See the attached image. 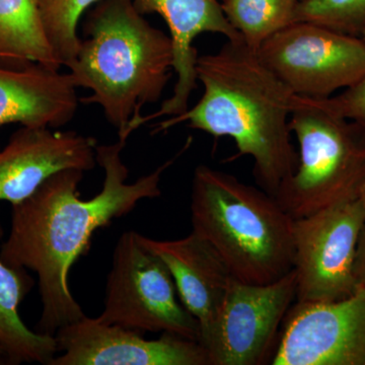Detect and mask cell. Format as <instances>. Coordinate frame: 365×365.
Listing matches in <instances>:
<instances>
[{"label":"cell","instance_id":"ac0fdd59","mask_svg":"<svg viewBox=\"0 0 365 365\" xmlns=\"http://www.w3.org/2000/svg\"><path fill=\"white\" fill-rule=\"evenodd\" d=\"M300 0H222L228 23L254 50L295 21Z\"/></svg>","mask_w":365,"mask_h":365},{"label":"cell","instance_id":"44dd1931","mask_svg":"<svg viewBox=\"0 0 365 365\" xmlns=\"http://www.w3.org/2000/svg\"><path fill=\"white\" fill-rule=\"evenodd\" d=\"M317 101L330 111L365 128V78L332 97Z\"/></svg>","mask_w":365,"mask_h":365},{"label":"cell","instance_id":"2e32d148","mask_svg":"<svg viewBox=\"0 0 365 365\" xmlns=\"http://www.w3.org/2000/svg\"><path fill=\"white\" fill-rule=\"evenodd\" d=\"M33 285L26 269L14 267L0 258V348L9 364L49 365L58 353L55 336L29 328L19 314Z\"/></svg>","mask_w":365,"mask_h":365},{"label":"cell","instance_id":"277c9868","mask_svg":"<svg viewBox=\"0 0 365 365\" xmlns=\"http://www.w3.org/2000/svg\"><path fill=\"white\" fill-rule=\"evenodd\" d=\"M191 220L192 232L216 250L235 279L268 284L294 270V220L264 190L199 165Z\"/></svg>","mask_w":365,"mask_h":365},{"label":"cell","instance_id":"8992f818","mask_svg":"<svg viewBox=\"0 0 365 365\" xmlns=\"http://www.w3.org/2000/svg\"><path fill=\"white\" fill-rule=\"evenodd\" d=\"M140 234L127 230L113 255L104 311L96 318L137 332L170 333L199 342L198 321L178 297L165 262L141 242Z\"/></svg>","mask_w":365,"mask_h":365},{"label":"cell","instance_id":"e0dca14e","mask_svg":"<svg viewBox=\"0 0 365 365\" xmlns=\"http://www.w3.org/2000/svg\"><path fill=\"white\" fill-rule=\"evenodd\" d=\"M62 66L46 38L38 0H0V66Z\"/></svg>","mask_w":365,"mask_h":365},{"label":"cell","instance_id":"ba28073f","mask_svg":"<svg viewBox=\"0 0 365 365\" xmlns=\"http://www.w3.org/2000/svg\"><path fill=\"white\" fill-rule=\"evenodd\" d=\"M364 225L359 197L294 220L297 302H338L356 292L355 259Z\"/></svg>","mask_w":365,"mask_h":365},{"label":"cell","instance_id":"6da1fadb","mask_svg":"<svg viewBox=\"0 0 365 365\" xmlns=\"http://www.w3.org/2000/svg\"><path fill=\"white\" fill-rule=\"evenodd\" d=\"M191 143L190 137L176 155L133 182H127L129 170L122 158L126 139L98 145L96 160L105 175L98 195L81 199L78 186L85 172L64 170L46 180L23 202L13 205L11 232L0 250V258L37 275L42 302L37 332L55 336L63 327L85 318L69 289L72 266L88 254L98 228L130 212L139 201L160 196L163 173L188 150Z\"/></svg>","mask_w":365,"mask_h":365},{"label":"cell","instance_id":"9c48e42d","mask_svg":"<svg viewBox=\"0 0 365 365\" xmlns=\"http://www.w3.org/2000/svg\"><path fill=\"white\" fill-rule=\"evenodd\" d=\"M297 299L294 270L268 284L232 278L207 337L210 365L270 364L283 321Z\"/></svg>","mask_w":365,"mask_h":365},{"label":"cell","instance_id":"52a82bcc","mask_svg":"<svg viewBox=\"0 0 365 365\" xmlns=\"http://www.w3.org/2000/svg\"><path fill=\"white\" fill-rule=\"evenodd\" d=\"M257 52L299 97L328 98L365 78L364 40L309 21H295Z\"/></svg>","mask_w":365,"mask_h":365},{"label":"cell","instance_id":"7402d4cb","mask_svg":"<svg viewBox=\"0 0 365 365\" xmlns=\"http://www.w3.org/2000/svg\"><path fill=\"white\" fill-rule=\"evenodd\" d=\"M355 276L359 285L365 287V225L360 232L355 259Z\"/></svg>","mask_w":365,"mask_h":365},{"label":"cell","instance_id":"4fadbf2b","mask_svg":"<svg viewBox=\"0 0 365 365\" xmlns=\"http://www.w3.org/2000/svg\"><path fill=\"white\" fill-rule=\"evenodd\" d=\"M143 16L158 14L170 31L174 48L176 85L172 97L163 101L160 109L141 116L137 126L160 117L179 116L189 109L191 93L197 88V51L194 43L205 33L220 34L227 41H242L241 35L228 23L223 13L222 0H132Z\"/></svg>","mask_w":365,"mask_h":365},{"label":"cell","instance_id":"3957f363","mask_svg":"<svg viewBox=\"0 0 365 365\" xmlns=\"http://www.w3.org/2000/svg\"><path fill=\"white\" fill-rule=\"evenodd\" d=\"M85 39L67 66L78 88L100 106L105 118L128 140L143 106L162 98L174 69L170 35L150 25L132 0H100L86 13Z\"/></svg>","mask_w":365,"mask_h":365},{"label":"cell","instance_id":"d4e9b609","mask_svg":"<svg viewBox=\"0 0 365 365\" xmlns=\"http://www.w3.org/2000/svg\"><path fill=\"white\" fill-rule=\"evenodd\" d=\"M361 38H362V39L364 40V42H365V32L364 34H362Z\"/></svg>","mask_w":365,"mask_h":365},{"label":"cell","instance_id":"ffe728a7","mask_svg":"<svg viewBox=\"0 0 365 365\" xmlns=\"http://www.w3.org/2000/svg\"><path fill=\"white\" fill-rule=\"evenodd\" d=\"M295 21H309L361 37L365 32V0H300Z\"/></svg>","mask_w":365,"mask_h":365},{"label":"cell","instance_id":"7a4b0ae2","mask_svg":"<svg viewBox=\"0 0 365 365\" xmlns=\"http://www.w3.org/2000/svg\"><path fill=\"white\" fill-rule=\"evenodd\" d=\"M196 71L202 97L179 116L160 122L153 133L187 122L216 138L230 137L237 158H253L257 182L275 196L299 160L289 127L297 95L242 41H227L217 52L198 56Z\"/></svg>","mask_w":365,"mask_h":365},{"label":"cell","instance_id":"30bf717a","mask_svg":"<svg viewBox=\"0 0 365 365\" xmlns=\"http://www.w3.org/2000/svg\"><path fill=\"white\" fill-rule=\"evenodd\" d=\"M270 364L365 365V287L338 302H297Z\"/></svg>","mask_w":365,"mask_h":365},{"label":"cell","instance_id":"9a60e30c","mask_svg":"<svg viewBox=\"0 0 365 365\" xmlns=\"http://www.w3.org/2000/svg\"><path fill=\"white\" fill-rule=\"evenodd\" d=\"M71 74L32 64L0 66V128L6 125L59 128L71 121L81 98Z\"/></svg>","mask_w":365,"mask_h":365},{"label":"cell","instance_id":"5b68a950","mask_svg":"<svg viewBox=\"0 0 365 365\" xmlns=\"http://www.w3.org/2000/svg\"><path fill=\"white\" fill-rule=\"evenodd\" d=\"M289 127L299 143L294 174L275 199L294 220L359 197L365 181V128L314 98H294Z\"/></svg>","mask_w":365,"mask_h":365},{"label":"cell","instance_id":"5bb4252c","mask_svg":"<svg viewBox=\"0 0 365 365\" xmlns=\"http://www.w3.org/2000/svg\"><path fill=\"white\" fill-rule=\"evenodd\" d=\"M146 248L158 255L172 274L182 304L198 321L202 342L222 309L234 276L220 254L192 232L176 241H157L139 235Z\"/></svg>","mask_w":365,"mask_h":365},{"label":"cell","instance_id":"cb8c5ba5","mask_svg":"<svg viewBox=\"0 0 365 365\" xmlns=\"http://www.w3.org/2000/svg\"><path fill=\"white\" fill-rule=\"evenodd\" d=\"M0 359H4L6 361V357H4V351H2L1 348H0Z\"/></svg>","mask_w":365,"mask_h":365},{"label":"cell","instance_id":"603a6c76","mask_svg":"<svg viewBox=\"0 0 365 365\" xmlns=\"http://www.w3.org/2000/svg\"><path fill=\"white\" fill-rule=\"evenodd\" d=\"M359 198H360V200L362 201V203H364V206H365V181H364V184H362L361 188H360Z\"/></svg>","mask_w":365,"mask_h":365},{"label":"cell","instance_id":"d6986e66","mask_svg":"<svg viewBox=\"0 0 365 365\" xmlns=\"http://www.w3.org/2000/svg\"><path fill=\"white\" fill-rule=\"evenodd\" d=\"M43 29L62 66L76 58L81 37L78 28L83 14L100 0H38Z\"/></svg>","mask_w":365,"mask_h":365},{"label":"cell","instance_id":"8fae6325","mask_svg":"<svg viewBox=\"0 0 365 365\" xmlns=\"http://www.w3.org/2000/svg\"><path fill=\"white\" fill-rule=\"evenodd\" d=\"M58 352L49 365H210L198 341L163 333L146 340L140 332L85 318L55 334Z\"/></svg>","mask_w":365,"mask_h":365},{"label":"cell","instance_id":"7c38bea8","mask_svg":"<svg viewBox=\"0 0 365 365\" xmlns=\"http://www.w3.org/2000/svg\"><path fill=\"white\" fill-rule=\"evenodd\" d=\"M98 145L93 137L76 131L21 126L0 148V202L11 206L23 202L61 170H93Z\"/></svg>","mask_w":365,"mask_h":365}]
</instances>
